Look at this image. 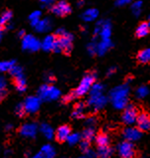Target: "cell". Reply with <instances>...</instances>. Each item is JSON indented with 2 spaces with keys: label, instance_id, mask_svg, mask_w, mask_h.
<instances>
[{
  "label": "cell",
  "instance_id": "6da1fadb",
  "mask_svg": "<svg viewBox=\"0 0 150 158\" xmlns=\"http://www.w3.org/2000/svg\"><path fill=\"white\" fill-rule=\"evenodd\" d=\"M129 84L120 85L111 89L109 98L116 110H124L129 105Z\"/></svg>",
  "mask_w": 150,
  "mask_h": 158
},
{
  "label": "cell",
  "instance_id": "7a4b0ae2",
  "mask_svg": "<svg viewBox=\"0 0 150 158\" xmlns=\"http://www.w3.org/2000/svg\"><path fill=\"white\" fill-rule=\"evenodd\" d=\"M96 78H97V76L95 73H89L87 75H85L82 78V80L80 81L78 87H77L75 89V91L73 92L75 98H80L89 94L92 85L96 82Z\"/></svg>",
  "mask_w": 150,
  "mask_h": 158
},
{
  "label": "cell",
  "instance_id": "3957f363",
  "mask_svg": "<svg viewBox=\"0 0 150 158\" xmlns=\"http://www.w3.org/2000/svg\"><path fill=\"white\" fill-rule=\"evenodd\" d=\"M38 97L44 102H52L60 97V91L54 85L45 84L40 85L38 91Z\"/></svg>",
  "mask_w": 150,
  "mask_h": 158
},
{
  "label": "cell",
  "instance_id": "277c9868",
  "mask_svg": "<svg viewBox=\"0 0 150 158\" xmlns=\"http://www.w3.org/2000/svg\"><path fill=\"white\" fill-rule=\"evenodd\" d=\"M112 35V23L110 20L103 19L100 20L94 28L95 38L109 39Z\"/></svg>",
  "mask_w": 150,
  "mask_h": 158
},
{
  "label": "cell",
  "instance_id": "5b68a950",
  "mask_svg": "<svg viewBox=\"0 0 150 158\" xmlns=\"http://www.w3.org/2000/svg\"><path fill=\"white\" fill-rule=\"evenodd\" d=\"M108 102V98L104 94H89L87 100V106L93 111H98L102 110Z\"/></svg>",
  "mask_w": 150,
  "mask_h": 158
},
{
  "label": "cell",
  "instance_id": "8992f818",
  "mask_svg": "<svg viewBox=\"0 0 150 158\" xmlns=\"http://www.w3.org/2000/svg\"><path fill=\"white\" fill-rule=\"evenodd\" d=\"M42 47V42L34 35L26 34L22 38V48L25 51L29 52H37Z\"/></svg>",
  "mask_w": 150,
  "mask_h": 158
},
{
  "label": "cell",
  "instance_id": "52a82bcc",
  "mask_svg": "<svg viewBox=\"0 0 150 158\" xmlns=\"http://www.w3.org/2000/svg\"><path fill=\"white\" fill-rule=\"evenodd\" d=\"M57 43L60 52L69 54L73 47V35L65 31L63 34L57 36Z\"/></svg>",
  "mask_w": 150,
  "mask_h": 158
},
{
  "label": "cell",
  "instance_id": "ba28073f",
  "mask_svg": "<svg viewBox=\"0 0 150 158\" xmlns=\"http://www.w3.org/2000/svg\"><path fill=\"white\" fill-rule=\"evenodd\" d=\"M117 150L120 158H134L136 155V151L133 143L128 140L121 141L117 145Z\"/></svg>",
  "mask_w": 150,
  "mask_h": 158
},
{
  "label": "cell",
  "instance_id": "9c48e42d",
  "mask_svg": "<svg viewBox=\"0 0 150 158\" xmlns=\"http://www.w3.org/2000/svg\"><path fill=\"white\" fill-rule=\"evenodd\" d=\"M138 116V110L133 105H128L122 111L121 120L126 125H133L135 123L136 118Z\"/></svg>",
  "mask_w": 150,
  "mask_h": 158
},
{
  "label": "cell",
  "instance_id": "30bf717a",
  "mask_svg": "<svg viewBox=\"0 0 150 158\" xmlns=\"http://www.w3.org/2000/svg\"><path fill=\"white\" fill-rule=\"evenodd\" d=\"M45 52H56L60 53V48H58L57 43V36L56 35H47L42 41V47Z\"/></svg>",
  "mask_w": 150,
  "mask_h": 158
},
{
  "label": "cell",
  "instance_id": "8fae6325",
  "mask_svg": "<svg viewBox=\"0 0 150 158\" xmlns=\"http://www.w3.org/2000/svg\"><path fill=\"white\" fill-rule=\"evenodd\" d=\"M51 10L52 12V14H54L56 16L62 17L68 15L71 12V6L65 0H60L57 2H54V4L51 8Z\"/></svg>",
  "mask_w": 150,
  "mask_h": 158
},
{
  "label": "cell",
  "instance_id": "7c38bea8",
  "mask_svg": "<svg viewBox=\"0 0 150 158\" xmlns=\"http://www.w3.org/2000/svg\"><path fill=\"white\" fill-rule=\"evenodd\" d=\"M40 102L42 100L37 96H30L25 100L24 102V106L26 110V114H36L40 107Z\"/></svg>",
  "mask_w": 150,
  "mask_h": 158
},
{
  "label": "cell",
  "instance_id": "4fadbf2b",
  "mask_svg": "<svg viewBox=\"0 0 150 158\" xmlns=\"http://www.w3.org/2000/svg\"><path fill=\"white\" fill-rule=\"evenodd\" d=\"M38 131H39V127L37 124L34 123H27L21 126L19 132L25 138H34L36 137Z\"/></svg>",
  "mask_w": 150,
  "mask_h": 158
},
{
  "label": "cell",
  "instance_id": "5bb4252c",
  "mask_svg": "<svg viewBox=\"0 0 150 158\" xmlns=\"http://www.w3.org/2000/svg\"><path fill=\"white\" fill-rule=\"evenodd\" d=\"M141 132H142L141 130H139L137 127H133V126L129 125L124 129V131H122V136H124L125 140L134 142L141 138V135H142Z\"/></svg>",
  "mask_w": 150,
  "mask_h": 158
},
{
  "label": "cell",
  "instance_id": "9a60e30c",
  "mask_svg": "<svg viewBox=\"0 0 150 158\" xmlns=\"http://www.w3.org/2000/svg\"><path fill=\"white\" fill-rule=\"evenodd\" d=\"M136 127L141 131H149L150 130V115L147 112H140L136 118Z\"/></svg>",
  "mask_w": 150,
  "mask_h": 158
},
{
  "label": "cell",
  "instance_id": "2e32d148",
  "mask_svg": "<svg viewBox=\"0 0 150 158\" xmlns=\"http://www.w3.org/2000/svg\"><path fill=\"white\" fill-rule=\"evenodd\" d=\"M56 157V149L51 144H45L40 149L39 152L34 154L31 158H54Z\"/></svg>",
  "mask_w": 150,
  "mask_h": 158
},
{
  "label": "cell",
  "instance_id": "e0dca14e",
  "mask_svg": "<svg viewBox=\"0 0 150 158\" xmlns=\"http://www.w3.org/2000/svg\"><path fill=\"white\" fill-rule=\"evenodd\" d=\"M35 30L39 33H47L48 31H51L52 28V22L49 18H44L40 19L36 23L34 26Z\"/></svg>",
  "mask_w": 150,
  "mask_h": 158
},
{
  "label": "cell",
  "instance_id": "ac0fdd59",
  "mask_svg": "<svg viewBox=\"0 0 150 158\" xmlns=\"http://www.w3.org/2000/svg\"><path fill=\"white\" fill-rule=\"evenodd\" d=\"M112 48H113V42L111 38L100 39L99 41H97V53L96 54L99 56H104Z\"/></svg>",
  "mask_w": 150,
  "mask_h": 158
},
{
  "label": "cell",
  "instance_id": "d6986e66",
  "mask_svg": "<svg viewBox=\"0 0 150 158\" xmlns=\"http://www.w3.org/2000/svg\"><path fill=\"white\" fill-rule=\"evenodd\" d=\"M71 133V129L68 125H60L56 131H54V137L56 138L57 141L63 142L66 141L69 134Z\"/></svg>",
  "mask_w": 150,
  "mask_h": 158
},
{
  "label": "cell",
  "instance_id": "ffe728a7",
  "mask_svg": "<svg viewBox=\"0 0 150 158\" xmlns=\"http://www.w3.org/2000/svg\"><path fill=\"white\" fill-rule=\"evenodd\" d=\"M99 16V11L96 8H88L81 14V19L84 22H93L98 18Z\"/></svg>",
  "mask_w": 150,
  "mask_h": 158
},
{
  "label": "cell",
  "instance_id": "44dd1931",
  "mask_svg": "<svg viewBox=\"0 0 150 158\" xmlns=\"http://www.w3.org/2000/svg\"><path fill=\"white\" fill-rule=\"evenodd\" d=\"M86 107H87V105H85L84 102H77L72 111V117L76 119L83 118L86 112Z\"/></svg>",
  "mask_w": 150,
  "mask_h": 158
},
{
  "label": "cell",
  "instance_id": "7402d4cb",
  "mask_svg": "<svg viewBox=\"0 0 150 158\" xmlns=\"http://www.w3.org/2000/svg\"><path fill=\"white\" fill-rule=\"evenodd\" d=\"M40 131L42 132V134L47 139H48V140H51V139H52L54 137V130L48 123H42L40 124Z\"/></svg>",
  "mask_w": 150,
  "mask_h": 158
},
{
  "label": "cell",
  "instance_id": "603a6c76",
  "mask_svg": "<svg viewBox=\"0 0 150 158\" xmlns=\"http://www.w3.org/2000/svg\"><path fill=\"white\" fill-rule=\"evenodd\" d=\"M150 32V27L148 25V22H142V23H140L137 28L135 30V35L136 37L138 38H142V37H145V36H147Z\"/></svg>",
  "mask_w": 150,
  "mask_h": 158
},
{
  "label": "cell",
  "instance_id": "cb8c5ba5",
  "mask_svg": "<svg viewBox=\"0 0 150 158\" xmlns=\"http://www.w3.org/2000/svg\"><path fill=\"white\" fill-rule=\"evenodd\" d=\"M96 152L99 158H111L113 153V150L110 145H107L98 147V150Z\"/></svg>",
  "mask_w": 150,
  "mask_h": 158
},
{
  "label": "cell",
  "instance_id": "d4e9b609",
  "mask_svg": "<svg viewBox=\"0 0 150 158\" xmlns=\"http://www.w3.org/2000/svg\"><path fill=\"white\" fill-rule=\"evenodd\" d=\"M137 60L141 64H147L150 63V48H145L139 51L137 54Z\"/></svg>",
  "mask_w": 150,
  "mask_h": 158
},
{
  "label": "cell",
  "instance_id": "484cf974",
  "mask_svg": "<svg viewBox=\"0 0 150 158\" xmlns=\"http://www.w3.org/2000/svg\"><path fill=\"white\" fill-rule=\"evenodd\" d=\"M95 141H96L97 146H107L110 145V138H109L108 134L106 133H99L95 137Z\"/></svg>",
  "mask_w": 150,
  "mask_h": 158
},
{
  "label": "cell",
  "instance_id": "4316f807",
  "mask_svg": "<svg viewBox=\"0 0 150 158\" xmlns=\"http://www.w3.org/2000/svg\"><path fill=\"white\" fill-rule=\"evenodd\" d=\"M14 80H15V87L17 89V91L20 93H24L27 89V82L25 76L19 77V78H16Z\"/></svg>",
  "mask_w": 150,
  "mask_h": 158
},
{
  "label": "cell",
  "instance_id": "83f0119b",
  "mask_svg": "<svg viewBox=\"0 0 150 158\" xmlns=\"http://www.w3.org/2000/svg\"><path fill=\"white\" fill-rule=\"evenodd\" d=\"M142 6H143V3L141 0H134V1L130 4V9H131L133 14L134 16H139L142 10Z\"/></svg>",
  "mask_w": 150,
  "mask_h": 158
},
{
  "label": "cell",
  "instance_id": "f1b7e54d",
  "mask_svg": "<svg viewBox=\"0 0 150 158\" xmlns=\"http://www.w3.org/2000/svg\"><path fill=\"white\" fill-rule=\"evenodd\" d=\"M82 137L84 140H88V141L95 139V137H96V132H95L94 127H88L87 126L82 133Z\"/></svg>",
  "mask_w": 150,
  "mask_h": 158
},
{
  "label": "cell",
  "instance_id": "f546056e",
  "mask_svg": "<svg viewBox=\"0 0 150 158\" xmlns=\"http://www.w3.org/2000/svg\"><path fill=\"white\" fill-rule=\"evenodd\" d=\"M12 19V12L11 11H4L0 16V26H7Z\"/></svg>",
  "mask_w": 150,
  "mask_h": 158
},
{
  "label": "cell",
  "instance_id": "4dcf8cb0",
  "mask_svg": "<svg viewBox=\"0 0 150 158\" xmlns=\"http://www.w3.org/2000/svg\"><path fill=\"white\" fill-rule=\"evenodd\" d=\"M15 65L14 61H0V73H9L11 68Z\"/></svg>",
  "mask_w": 150,
  "mask_h": 158
},
{
  "label": "cell",
  "instance_id": "1f68e13d",
  "mask_svg": "<svg viewBox=\"0 0 150 158\" xmlns=\"http://www.w3.org/2000/svg\"><path fill=\"white\" fill-rule=\"evenodd\" d=\"M81 135L79 134V133H77V132H75V133H70L69 134V136H68V138H67V142H68V144L69 145H76V144H78V143H80V141H81Z\"/></svg>",
  "mask_w": 150,
  "mask_h": 158
},
{
  "label": "cell",
  "instance_id": "d6a6232c",
  "mask_svg": "<svg viewBox=\"0 0 150 158\" xmlns=\"http://www.w3.org/2000/svg\"><path fill=\"white\" fill-rule=\"evenodd\" d=\"M149 94V89L146 85H140L139 88L136 89L135 91V96L137 98H144L148 96Z\"/></svg>",
  "mask_w": 150,
  "mask_h": 158
},
{
  "label": "cell",
  "instance_id": "836d02e7",
  "mask_svg": "<svg viewBox=\"0 0 150 158\" xmlns=\"http://www.w3.org/2000/svg\"><path fill=\"white\" fill-rule=\"evenodd\" d=\"M9 74H10L14 79L19 78V77H22V76H25L22 68L20 66L16 65V64L11 68V70L9 71Z\"/></svg>",
  "mask_w": 150,
  "mask_h": 158
},
{
  "label": "cell",
  "instance_id": "e575fe53",
  "mask_svg": "<svg viewBox=\"0 0 150 158\" xmlns=\"http://www.w3.org/2000/svg\"><path fill=\"white\" fill-rule=\"evenodd\" d=\"M104 94V85L102 84L95 82L90 89L89 94Z\"/></svg>",
  "mask_w": 150,
  "mask_h": 158
},
{
  "label": "cell",
  "instance_id": "d590c367",
  "mask_svg": "<svg viewBox=\"0 0 150 158\" xmlns=\"http://www.w3.org/2000/svg\"><path fill=\"white\" fill-rule=\"evenodd\" d=\"M7 87H8V83L6 78L4 76L0 75V98H2L6 94Z\"/></svg>",
  "mask_w": 150,
  "mask_h": 158
},
{
  "label": "cell",
  "instance_id": "8d00e7d4",
  "mask_svg": "<svg viewBox=\"0 0 150 158\" xmlns=\"http://www.w3.org/2000/svg\"><path fill=\"white\" fill-rule=\"evenodd\" d=\"M40 16H42V12L40 10H35L32 12L29 16V19L31 21V25L34 26L36 23H37V22L40 19Z\"/></svg>",
  "mask_w": 150,
  "mask_h": 158
},
{
  "label": "cell",
  "instance_id": "74e56055",
  "mask_svg": "<svg viewBox=\"0 0 150 158\" xmlns=\"http://www.w3.org/2000/svg\"><path fill=\"white\" fill-rule=\"evenodd\" d=\"M87 52L90 55H95L97 53V41L96 39H94L92 42H90L87 45Z\"/></svg>",
  "mask_w": 150,
  "mask_h": 158
},
{
  "label": "cell",
  "instance_id": "f35d334b",
  "mask_svg": "<svg viewBox=\"0 0 150 158\" xmlns=\"http://www.w3.org/2000/svg\"><path fill=\"white\" fill-rule=\"evenodd\" d=\"M15 112L18 116H23L26 114V110H25V106H24V103H19L15 107Z\"/></svg>",
  "mask_w": 150,
  "mask_h": 158
},
{
  "label": "cell",
  "instance_id": "ab89813d",
  "mask_svg": "<svg viewBox=\"0 0 150 158\" xmlns=\"http://www.w3.org/2000/svg\"><path fill=\"white\" fill-rule=\"evenodd\" d=\"M90 141L88 140H84L83 139V141H80V149L82 150L84 153L87 151L88 149H90Z\"/></svg>",
  "mask_w": 150,
  "mask_h": 158
},
{
  "label": "cell",
  "instance_id": "60d3db41",
  "mask_svg": "<svg viewBox=\"0 0 150 158\" xmlns=\"http://www.w3.org/2000/svg\"><path fill=\"white\" fill-rule=\"evenodd\" d=\"M134 1V0H116V5L121 7V6H125L128 4H131Z\"/></svg>",
  "mask_w": 150,
  "mask_h": 158
},
{
  "label": "cell",
  "instance_id": "b9f144b4",
  "mask_svg": "<svg viewBox=\"0 0 150 158\" xmlns=\"http://www.w3.org/2000/svg\"><path fill=\"white\" fill-rule=\"evenodd\" d=\"M86 125L88 126V127H94L95 124H96V117L94 116H90L88 117L87 119H86Z\"/></svg>",
  "mask_w": 150,
  "mask_h": 158
},
{
  "label": "cell",
  "instance_id": "7bdbcfd3",
  "mask_svg": "<svg viewBox=\"0 0 150 158\" xmlns=\"http://www.w3.org/2000/svg\"><path fill=\"white\" fill-rule=\"evenodd\" d=\"M74 98H75V96H74V94H73V92L72 93H70V94H67L66 96H64L63 97V98H62V102H72L74 100Z\"/></svg>",
  "mask_w": 150,
  "mask_h": 158
},
{
  "label": "cell",
  "instance_id": "ee69618b",
  "mask_svg": "<svg viewBox=\"0 0 150 158\" xmlns=\"http://www.w3.org/2000/svg\"><path fill=\"white\" fill-rule=\"evenodd\" d=\"M40 4L44 7H48V6H52L54 4V0H40Z\"/></svg>",
  "mask_w": 150,
  "mask_h": 158
},
{
  "label": "cell",
  "instance_id": "f6af8a7d",
  "mask_svg": "<svg viewBox=\"0 0 150 158\" xmlns=\"http://www.w3.org/2000/svg\"><path fill=\"white\" fill-rule=\"evenodd\" d=\"M44 80L48 84H52L54 81V77L52 73H47L44 75Z\"/></svg>",
  "mask_w": 150,
  "mask_h": 158
},
{
  "label": "cell",
  "instance_id": "bcb514c9",
  "mask_svg": "<svg viewBox=\"0 0 150 158\" xmlns=\"http://www.w3.org/2000/svg\"><path fill=\"white\" fill-rule=\"evenodd\" d=\"M85 154H86V157L87 158H95L97 156V152H95L93 149H88L87 151L85 152Z\"/></svg>",
  "mask_w": 150,
  "mask_h": 158
},
{
  "label": "cell",
  "instance_id": "7dc6e473",
  "mask_svg": "<svg viewBox=\"0 0 150 158\" xmlns=\"http://www.w3.org/2000/svg\"><path fill=\"white\" fill-rule=\"evenodd\" d=\"M116 72H117V68H116V67H111L110 69L107 70L106 75H107L108 77H112L113 75H115V74H116Z\"/></svg>",
  "mask_w": 150,
  "mask_h": 158
},
{
  "label": "cell",
  "instance_id": "c3c4849f",
  "mask_svg": "<svg viewBox=\"0 0 150 158\" xmlns=\"http://www.w3.org/2000/svg\"><path fill=\"white\" fill-rule=\"evenodd\" d=\"M84 4H85L84 0H78V1H77V6H78V7H82Z\"/></svg>",
  "mask_w": 150,
  "mask_h": 158
},
{
  "label": "cell",
  "instance_id": "681fc988",
  "mask_svg": "<svg viewBox=\"0 0 150 158\" xmlns=\"http://www.w3.org/2000/svg\"><path fill=\"white\" fill-rule=\"evenodd\" d=\"M25 35H26V32L24 30H21V31H19V33H18V36H19L20 38H23Z\"/></svg>",
  "mask_w": 150,
  "mask_h": 158
},
{
  "label": "cell",
  "instance_id": "f907efd6",
  "mask_svg": "<svg viewBox=\"0 0 150 158\" xmlns=\"http://www.w3.org/2000/svg\"><path fill=\"white\" fill-rule=\"evenodd\" d=\"M11 129H13V124H11V123L7 124L6 125V130H11Z\"/></svg>",
  "mask_w": 150,
  "mask_h": 158
},
{
  "label": "cell",
  "instance_id": "816d5d0a",
  "mask_svg": "<svg viewBox=\"0 0 150 158\" xmlns=\"http://www.w3.org/2000/svg\"><path fill=\"white\" fill-rule=\"evenodd\" d=\"M2 34H3V29H2V26H0V42H1V39H2Z\"/></svg>",
  "mask_w": 150,
  "mask_h": 158
},
{
  "label": "cell",
  "instance_id": "f5cc1de1",
  "mask_svg": "<svg viewBox=\"0 0 150 158\" xmlns=\"http://www.w3.org/2000/svg\"><path fill=\"white\" fill-rule=\"evenodd\" d=\"M82 32H84V33L87 32V27H84V28H82Z\"/></svg>",
  "mask_w": 150,
  "mask_h": 158
},
{
  "label": "cell",
  "instance_id": "db71d44e",
  "mask_svg": "<svg viewBox=\"0 0 150 158\" xmlns=\"http://www.w3.org/2000/svg\"><path fill=\"white\" fill-rule=\"evenodd\" d=\"M148 25H149V27H150V16H149V18H148Z\"/></svg>",
  "mask_w": 150,
  "mask_h": 158
},
{
  "label": "cell",
  "instance_id": "11a10c76",
  "mask_svg": "<svg viewBox=\"0 0 150 158\" xmlns=\"http://www.w3.org/2000/svg\"><path fill=\"white\" fill-rule=\"evenodd\" d=\"M79 158H87V157H86V156H82V157H79Z\"/></svg>",
  "mask_w": 150,
  "mask_h": 158
}]
</instances>
